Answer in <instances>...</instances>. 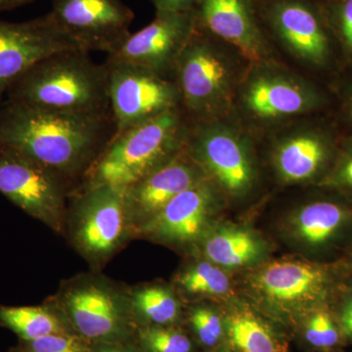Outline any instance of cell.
Returning a JSON list of instances; mask_svg holds the SVG:
<instances>
[{"label": "cell", "mask_w": 352, "mask_h": 352, "mask_svg": "<svg viewBox=\"0 0 352 352\" xmlns=\"http://www.w3.org/2000/svg\"><path fill=\"white\" fill-rule=\"evenodd\" d=\"M116 133L112 113L53 112L0 103V144L23 153L69 182L82 179Z\"/></svg>", "instance_id": "cell-1"}, {"label": "cell", "mask_w": 352, "mask_h": 352, "mask_svg": "<svg viewBox=\"0 0 352 352\" xmlns=\"http://www.w3.org/2000/svg\"><path fill=\"white\" fill-rule=\"evenodd\" d=\"M3 101L53 112L112 113L107 65L95 63L82 50L55 53L20 76Z\"/></svg>", "instance_id": "cell-2"}, {"label": "cell", "mask_w": 352, "mask_h": 352, "mask_svg": "<svg viewBox=\"0 0 352 352\" xmlns=\"http://www.w3.org/2000/svg\"><path fill=\"white\" fill-rule=\"evenodd\" d=\"M189 129L178 108L116 134L83 176L80 188L107 185L126 190L175 159L184 149Z\"/></svg>", "instance_id": "cell-3"}, {"label": "cell", "mask_w": 352, "mask_h": 352, "mask_svg": "<svg viewBox=\"0 0 352 352\" xmlns=\"http://www.w3.org/2000/svg\"><path fill=\"white\" fill-rule=\"evenodd\" d=\"M344 289L339 264L282 258L256 266L247 292L256 305L281 320L302 321L315 309L333 305Z\"/></svg>", "instance_id": "cell-4"}, {"label": "cell", "mask_w": 352, "mask_h": 352, "mask_svg": "<svg viewBox=\"0 0 352 352\" xmlns=\"http://www.w3.org/2000/svg\"><path fill=\"white\" fill-rule=\"evenodd\" d=\"M223 44L196 27L176 64L182 107L194 122L219 120L232 104L237 66Z\"/></svg>", "instance_id": "cell-5"}, {"label": "cell", "mask_w": 352, "mask_h": 352, "mask_svg": "<svg viewBox=\"0 0 352 352\" xmlns=\"http://www.w3.org/2000/svg\"><path fill=\"white\" fill-rule=\"evenodd\" d=\"M65 231L76 251L101 270L133 237L124 190L107 185L78 189L68 205Z\"/></svg>", "instance_id": "cell-6"}, {"label": "cell", "mask_w": 352, "mask_h": 352, "mask_svg": "<svg viewBox=\"0 0 352 352\" xmlns=\"http://www.w3.org/2000/svg\"><path fill=\"white\" fill-rule=\"evenodd\" d=\"M50 300L80 338L96 344L119 342L126 337L129 321L133 318L129 289L95 273L65 281Z\"/></svg>", "instance_id": "cell-7"}, {"label": "cell", "mask_w": 352, "mask_h": 352, "mask_svg": "<svg viewBox=\"0 0 352 352\" xmlns=\"http://www.w3.org/2000/svg\"><path fill=\"white\" fill-rule=\"evenodd\" d=\"M321 189L285 215L280 234L302 258L333 263L352 249V201Z\"/></svg>", "instance_id": "cell-8"}, {"label": "cell", "mask_w": 352, "mask_h": 352, "mask_svg": "<svg viewBox=\"0 0 352 352\" xmlns=\"http://www.w3.org/2000/svg\"><path fill=\"white\" fill-rule=\"evenodd\" d=\"M185 150L226 198L249 195L258 179V164L250 139L219 120L190 126Z\"/></svg>", "instance_id": "cell-9"}, {"label": "cell", "mask_w": 352, "mask_h": 352, "mask_svg": "<svg viewBox=\"0 0 352 352\" xmlns=\"http://www.w3.org/2000/svg\"><path fill=\"white\" fill-rule=\"evenodd\" d=\"M264 31L305 66L330 71L339 48L318 0H256Z\"/></svg>", "instance_id": "cell-10"}, {"label": "cell", "mask_w": 352, "mask_h": 352, "mask_svg": "<svg viewBox=\"0 0 352 352\" xmlns=\"http://www.w3.org/2000/svg\"><path fill=\"white\" fill-rule=\"evenodd\" d=\"M69 184L43 164L0 144V193L57 233L65 231Z\"/></svg>", "instance_id": "cell-11"}, {"label": "cell", "mask_w": 352, "mask_h": 352, "mask_svg": "<svg viewBox=\"0 0 352 352\" xmlns=\"http://www.w3.org/2000/svg\"><path fill=\"white\" fill-rule=\"evenodd\" d=\"M266 62L252 64L241 85V105L250 118L276 122L327 107L328 94L315 83Z\"/></svg>", "instance_id": "cell-12"}, {"label": "cell", "mask_w": 352, "mask_h": 352, "mask_svg": "<svg viewBox=\"0 0 352 352\" xmlns=\"http://www.w3.org/2000/svg\"><path fill=\"white\" fill-rule=\"evenodd\" d=\"M109 98L117 133L182 107L175 80L151 69L106 61Z\"/></svg>", "instance_id": "cell-13"}, {"label": "cell", "mask_w": 352, "mask_h": 352, "mask_svg": "<svg viewBox=\"0 0 352 352\" xmlns=\"http://www.w3.org/2000/svg\"><path fill=\"white\" fill-rule=\"evenodd\" d=\"M226 197L204 179L175 197L135 236L175 248L199 245L217 223Z\"/></svg>", "instance_id": "cell-14"}, {"label": "cell", "mask_w": 352, "mask_h": 352, "mask_svg": "<svg viewBox=\"0 0 352 352\" xmlns=\"http://www.w3.org/2000/svg\"><path fill=\"white\" fill-rule=\"evenodd\" d=\"M47 15L80 50L108 55L131 36L134 19L122 0H53Z\"/></svg>", "instance_id": "cell-15"}, {"label": "cell", "mask_w": 352, "mask_h": 352, "mask_svg": "<svg viewBox=\"0 0 352 352\" xmlns=\"http://www.w3.org/2000/svg\"><path fill=\"white\" fill-rule=\"evenodd\" d=\"M196 27V10L156 12L155 19L131 34L107 61L135 65L175 80L176 64Z\"/></svg>", "instance_id": "cell-16"}, {"label": "cell", "mask_w": 352, "mask_h": 352, "mask_svg": "<svg viewBox=\"0 0 352 352\" xmlns=\"http://www.w3.org/2000/svg\"><path fill=\"white\" fill-rule=\"evenodd\" d=\"M342 135L335 126L315 124L280 138L271 156L278 179L318 186L335 163Z\"/></svg>", "instance_id": "cell-17"}, {"label": "cell", "mask_w": 352, "mask_h": 352, "mask_svg": "<svg viewBox=\"0 0 352 352\" xmlns=\"http://www.w3.org/2000/svg\"><path fill=\"white\" fill-rule=\"evenodd\" d=\"M76 50H82L48 15L20 24L0 21V103L9 87L34 64Z\"/></svg>", "instance_id": "cell-18"}, {"label": "cell", "mask_w": 352, "mask_h": 352, "mask_svg": "<svg viewBox=\"0 0 352 352\" xmlns=\"http://www.w3.org/2000/svg\"><path fill=\"white\" fill-rule=\"evenodd\" d=\"M197 27L252 64L265 61L270 47L256 0H200Z\"/></svg>", "instance_id": "cell-19"}, {"label": "cell", "mask_w": 352, "mask_h": 352, "mask_svg": "<svg viewBox=\"0 0 352 352\" xmlns=\"http://www.w3.org/2000/svg\"><path fill=\"white\" fill-rule=\"evenodd\" d=\"M207 178L184 147L170 163L127 187L124 205L132 235L135 236L178 194Z\"/></svg>", "instance_id": "cell-20"}, {"label": "cell", "mask_w": 352, "mask_h": 352, "mask_svg": "<svg viewBox=\"0 0 352 352\" xmlns=\"http://www.w3.org/2000/svg\"><path fill=\"white\" fill-rule=\"evenodd\" d=\"M198 245L207 261L223 270L256 267L270 252L258 231L235 223L215 224Z\"/></svg>", "instance_id": "cell-21"}, {"label": "cell", "mask_w": 352, "mask_h": 352, "mask_svg": "<svg viewBox=\"0 0 352 352\" xmlns=\"http://www.w3.org/2000/svg\"><path fill=\"white\" fill-rule=\"evenodd\" d=\"M68 321L54 303L10 307L0 305V325L12 331L20 342H31L56 333H69Z\"/></svg>", "instance_id": "cell-22"}, {"label": "cell", "mask_w": 352, "mask_h": 352, "mask_svg": "<svg viewBox=\"0 0 352 352\" xmlns=\"http://www.w3.org/2000/svg\"><path fill=\"white\" fill-rule=\"evenodd\" d=\"M132 317L148 326H170L180 316L182 305L173 288L145 284L129 289Z\"/></svg>", "instance_id": "cell-23"}, {"label": "cell", "mask_w": 352, "mask_h": 352, "mask_svg": "<svg viewBox=\"0 0 352 352\" xmlns=\"http://www.w3.org/2000/svg\"><path fill=\"white\" fill-rule=\"evenodd\" d=\"M231 347L238 352H279L277 340L270 328L256 315L238 310L223 318Z\"/></svg>", "instance_id": "cell-24"}, {"label": "cell", "mask_w": 352, "mask_h": 352, "mask_svg": "<svg viewBox=\"0 0 352 352\" xmlns=\"http://www.w3.org/2000/svg\"><path fill=\"white\" fill-rule=\"evenodd\" d=\"M183 293L191 296H222L231 291V282L223 268L210 261L190 264L176 277Z\"/></svg>", "instance_id": "cell-25"}, {"label": "cell", "mask_w": 352, "mask_h": 352, "mask_svg": "<svg viewBox=\"0 0 352 352\" xmlns=\"http://www.w3.org/2000/svg\"><path fill=\"white\" fill-rule=\"evenodd\" d=\"M302 323L303 339L314 351H333L346 346L332 305L314 310Z\"/></svg>", "instance_id": "cell-26"}, {"label": "cell", "mask_w": 352, "mask_h": 352, "mask_svg": "<svg viewBox=\"0 0 352 352\" xmlns=\"http://www.w3.org/2000/svg\"><path fill=\"white\" fill-rule=\"evenodd\" d=\"M319 2L342 62L352 66V0H321Z\"/></svg>", "instance_id": "cell-27"}, {"label": "cell", "mask_w": 352, "mask_h": 352, "mask_svg": "<svg viewBox=\"0 0 352 352\" xmlns=\"http://www.w3.org/2000/svg\"><path fill=\"white\" fill-rule=\"evenodd\" d=\"M317 187L331 190L352 201V132L342 134L335 163Z\"/></svg>", "instance_id": "cell-28"}, {"label": "cell", "mask_w": 352, "mask_h": 352, "mask_svg": "<svg viewBox=\"0 0 352 352\" xmlns=\"http://www.w3.org/2000/svg\"><path fill=\"white\" fill-rule=\"evenodd\" d=\"M140 336L147 352H191L193 347L188 336L170 326H148Z\"/></svg>", "instance_id": "cell-29"}, {"label": "cell", "mask_w": 352, "mask_h": 352, "mask_svg": "<svg viewBox=\"0 0 352 352\" xmlns=\"http://www.w3.org/2000/svg\"><path fill=\"white\" fill-rule=\"evenodd\" d=\"M190 324L197 339L208 347L217 346L226 333L223 318L212 308L204 305L191 310Z\"/></svg>", "instance_id": "cell-30"}, {"label": "cell", "mask_w": 352, "mask_h": 352, "mask_svg": "<svg viewBox=\"0 0 352 352\" xmlns=\"http://www.w3.org/2000/svg\"><path fill=\"white\" fill-rule=\"evenodd\" d=\"M24 352H90L85 340L72 333H56L31 342H20Z\"/></svg>", "instance_id": "cell-31"}, {"label": "cell", "mask_w": 352, "mask_h": 352, "mask_svg": "<svg viewBox=\"0 0 352 352\" xmlns=\"http://www.w3.org/2000/svg\"><path fill=\"white\" fill-rule=\"evenodd\" d=\"M346 346L352 344V291L342 289L332 305Z\"/></svg>", "instance_id": "cell-32"}, {"label": "cell", "mask_w": 352, "mask_h": 352, "mask_svg": "<svg viewBox=\"0 0 352 352\" xmlns=\"http://www.w3.org/2000/svg\"><path fill=\"white\" fill-rule=\"evenodd\" d=\"M156 12H188L196 10L200 0H151Z\"/></svg>", "instance_id": "cell-33"}, {"label": "cell", "mask_w": 352, "mask_h": 352, "mask_svg": "<svg viewBox=\"0 0 352 352\" xmlns=\"http://www.w3.org/2000/svg\"><path fill=\"white\" fill-rule=\"evenodd\" d=\"M340 120L352 132V75L344 85L340 94Z\"/></svg>", "instance_id": "cell-34"}, {"label": "cell", "mask_w": 352, "mask_h": 352, "mask_svg": "<svg viewBox=\"0 0 352 352\" xmlns=\"http://www.w3.org/2000/svg\"><path fill=\"white\" fill-rule=\"evenodd\" d=\"M342 275L344 289L352 291V249L340 261H338Z\"/></svg>", "instance_id": "cell-35"}, {"label": "cell", "mask_w": 352, "mask_h": 352, "mask_svg": "<svg viewBox=\"0 0 352 352\" xmlns=\"http://www.w3.org/2000/svg\"><path fill=\"white\" fill-rule=\"evenodd\" d=\"M90 352H136L134 349L122 346L119 342H97V346Z\"/></svg>", "instance_id": "cell-36"}, {"label": "cell", "mask_w": 352, "mask_h": 352, "mask_svg": "<svg viewBox=\"0 0 352 352\" xmlns=\"http://www.w3.org/2000/svg\"><path fill=\"white\" fill-rule=\"evenodd\" d=\"M31 1L32 0H0V10L15 8V7L24 6Z\"/></svg>", "instance_id": "cell-37"}, {"label": "cell", "mask_w": 352, "mask_h": 352, "mask_svg": "<svg viewBox=\"0 0 352 352\" xmlns=\"http://www.w3.org/2000/svg\"><path fill=\"white\" fill-rule=\"evenodd\" d=\"M212 352H238L236 351L235 349H233V347L231 346H222L219 347V349H214V351Z\"/></svg>", "instance_id": "cell-38"}, {"label": "cell", "mask_w": 352, "mask_h": 352, "mask_svg": "<svg viewBox=\"0 0 352 352\" xmlns=\"http://www.w3.org/2000/svg\"><path fill=\"white\" fill-rule=\"evenodd\" d=\"M9 352H24V351H23L22 349H21L20 346H17V347H14V349H11V351Z\"/></svg>", "instance_id": "cell-39"}, {"label": "cell", "mask_w": 352, "mask_h": 352, "mask_svg": "<svg viewBox=\"0 0 352 352\" xmlns=\"http://www.w3.org/2000/svg\"><path fill=\"white\" fill-rule=\"evenodd\" d=\"M318 352H342V349H333V351H318Z\"/></svg>", "instance_id": "cell-40"}, {"label": "cell", "mask_w": 352, "mask_h": 352, "mask_svg": "<svg viewBox=\"0 0 352 352\" xmlns=\"http://www.w3.org/2000/svg\"><path fill=\"white\" fill-rule=\"evenodd\" d=\"M319 1H321V0H319Z\"/></svg>", "instance_id": "cell-41"}]
</instances>
